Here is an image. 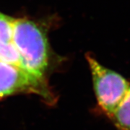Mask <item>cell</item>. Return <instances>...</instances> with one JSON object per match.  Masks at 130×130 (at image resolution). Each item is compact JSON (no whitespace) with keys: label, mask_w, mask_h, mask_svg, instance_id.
<instances>
[{"label":"cell","mask_w":130,"mask_h":130,"mask_svg":"<svg viewBox=\"0 0 130 130\" xmlns=\"http://www.w3.org/2000/svg\"><path fill=\"white\" fill-rule=\"evenodd\" d=\"M12 43L28 73L43 80L48 64V46L43 30L28 19H15Z\"/></svg>","instance_id":"1"},{"label":"cell","mask_w":130,"mask_h":130,"mask_svg":"<svg viewBox=\"0 0 130 130\" xmlns=\"http://www.w3.org/2000/svg\"><path fill=\"white\" fill-rule=\"evenodd\" d=\"M86 59L93 78L98 106L103 113L110 118L127 92L130 81L104 67L90 54L86 55Z\"/></svg>","instance_id":"2"},{"label":"cell","mask_w":130,"mask_h":130,"mask_svg":"<svg viewBox=\"0 0 130 130\" xmlns=\"http://www.w3.org/2000/svg\"><path fill=\"white\" fill-rule=\"evenodd\" d=\"M109 119L116 130H130V85L124 97Z\"/></svg>","instance_id":"3"},{"label":"cell","mask_w":130,"mask_h":130,"mask_svg":"<svg viewBox=\"0 0 130 130\" xmlns=\"http://www.w3.org/2000/svg\"><path fill=\"white\" fill-rule=\"evenodd\" d=\"M0 61L13 65L27 72L24 67L18 51L12 43V41L8 43H0Z\"/></svg>","instance_id":"4"},{"label":"cell","mask_w":130,"mask_h":130,"mask_svg":"<svg viewBox=\"0 0 130 130\" xmlns=\"http://www.w3.org/2000/svg\"><path fill=\"white\" fill-rule=\"evenodd\" d=\"M14 20L0 12V43H8L12 41Z\"/></svg>","instance_id":"5"}]
</instances>
